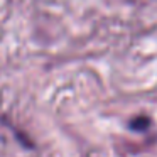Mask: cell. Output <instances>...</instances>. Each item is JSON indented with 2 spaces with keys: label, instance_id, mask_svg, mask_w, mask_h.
<instances>
[{
  "label": "cell",
  "instance_id": "6da1fadb",
  "mask_svg": "<svg viewBox=\"0 0 157 157\" xmlns=\"http://www.w3.org/2000/svg\"><path fill=\"white\" fill-rule=\"evenodd\" d=\"M128 127L132 130H135V132H144V130H147L150 127V118L147 115H137L128 122Z\"/></svg>",
  "mask_w": 157,
  "mask_h": 157
}]
</instances>
